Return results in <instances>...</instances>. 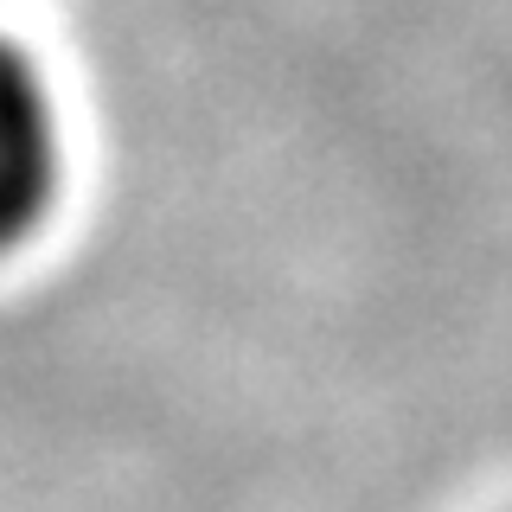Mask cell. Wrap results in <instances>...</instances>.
I'll return each mask as SVG.
<instances>
[{"mask_svg": "<svg viewBox=\"0 0 512 512\" xmlns=\"http://www.w3.org/2000/svg\"><path fill=\"white\" fill-rule=\"evenodd\" d=\"M58 199V103L39 64L0 39V250L39 231Z\"/></svg>", "mask_w": 512, "mask_h": 512, "instance_id": "6da1fadb", "label": "cell"}]
</instances>
